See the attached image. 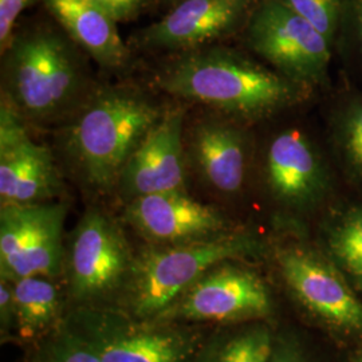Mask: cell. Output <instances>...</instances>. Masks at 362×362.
<instances>
[{
  "instance_id": "obj_18",
  "label": "cell",
  "mask_w": 362,
  "mask_h": 362,
  "mask_svg": "<svg viewBox=\"0 0 362 362\" xmlns=\"http://www.w3.org/2000/svg\"><path fill=\"white\" fill-rule=\"evenodd\" d=\"M267 179L274 194L290 204L305 203L317 192L321 180L318 161L299 130H286L272 141Z\"/></svg>"
},
{
  "instance_id": "obj_22",
  "label": "cell",
  "mask_w": 362,
  "mask_h": 362,
  "mask_svg": "<svg viewBox=\"0 0 362 362\" xmlns=\"http://www.w3.org/2000/svg\"><path fill=\"white\" fill-rule=\"evenodd\" d=\"M293 11L306 19L325 38L333 37L336 30L339 0H281Z\"/></svg>"
},
{
  "instance_id": "obj_13",
  "label": "cell",
  "mask_w": 362,
  "mask_h": 362,
  "mask_svg": "<svg viewBox=\"0 0 362 362\" xmlns=\"http://www.w3.org/2000/svg\"><path fill=\"white\" fill-rule=\"evenodd\" d=\"M184 112L163 113L155 127L130 156L117 185L122 200L185 189Z\"/></svg>"
},
{
  "instance_id": "obj_12",
  "label": "cell",
  "mask_w": 362,
  "mask_h": 362,
  "mask_svg": "<svg viewBox=\"0 0 362 362\" xmlns=\"http://www.w3.org/2000/svg\"><path fill=\"white\" fill-rule=\"evenodd\" d=\"M279 272L298 302L313 315L344 332L362 334V303L344 276L303 248L278 252Z\"/></svg>"
},
{
  "instance_id": "obj_16",
  "label": "cell",
  "mask_w": 362,
  "mask_h": 362,
  "mask_svg": "<svg viewBox=\"0 0 362 362\" xmlns=\"http://www.w3.org/2000/svg\"><path fill=\"white\" fill-rule=\"evenodd\" d=\"M192 157L202 177L221 194L240 191L246 177L242 133L219 121H203L192 133Z\"/></svg>"
},
{
  "instance_id": "obj_20",
  "label": "cell",
  "mask_w": 362,
  "mask_h": 362,
  "mask_svg": "<svg viewBox=\"0 0 362 362\" xmlns=\"http://www.w3.org/2000/svg\"><path fill=\"white\" fill-rule=\"evenodd\" d=\"M28 362H103L97 353L65 325L28 348Z\"/></svg>"
},
{
  "instance_id": "obj_28",
  "label": "cell",
  "mask_w": 362,
  "mask_h": 362,
  "mask_svg": "<svg viewBox=\"0 0 362 362\" xmlns=\"http://www.w3.org/2000/svg\"><path fill=\"white\" fill-rule=\"evenodd\" d=\"M361 34H362V0H361Z\"/></svg>"
},
{
  "instance_id": "obj_21",
  "label": "cell",
  "mask_w": 362,
  "mask_h": 362,
  "mask_svg": "<svg viewBox=\"0 0 362 362\" xmlns=\"http://www.w3.org/2000/svg\"><path fill=\"white\" fill-rule=\"evenodd\" d=\"M333 255L362 286V209L349 214L332 235Z\"/></svg>"
},
{
  "instance_id": "obj_9",
  "label": "cell",
  "mask_w": 362,
  "mask_h": 362,
  "mask_svg": "<svg viewBox=\"0 0 362 362\" xmlns=\"http://www.w3.org/2000/svg\"><path fill=\"white\" fill-rule=\"evenodd\" d=\"M248 42L291 81L317 79L329 62V40L281 0H266L248 26Z\"/></svg>"
},
{
  "instance_id": "obj_26",
  "label": "cell",
  "mask_w": 362,
  "mask_h": 362,
  "mask_svg": "<svg viewBox=\"0 0 362 362\" xmlns=\"http://www.w3.org/2000/svg\"><path fill=\"white\" fill-rule=\"evenodd\" d=\"M110 13L117 22L129 21L143 8L145 0H93Z\"/></svg>"
},
{
  "instance_id": "obj_8",
  "label": "cell",
  "mask_w": 362,
  "mask_h": 362,
  "mask_svg": "<svg viewBox=\"0 0 362 362\" xmlns=\"http://www.w3.org/2000/svg\"><path fill=\"white\" fill-rule=\"evenodd\" d=\"M66 214L61 202L0 206V279L62 278Z\"/></svg>"
},
{
  "instance_id": "obj_7",
  "label": "cell",
  "mask_w": 362,
  "mask_h": 362,
  "mask_svg": "<svg viewBox=\"0 0 362 362\" xmlns=\"http://www.w3.org/2000/svg\"><path fill=\"white\" fill-rule=\"evenodd\" d=\"M236 262L227 260L208 270L156 320L223 326L269 317L272 311L269 287L257 272Z\"/></svg>"
},
{
  "instance_id": "obj_6",
  "label": "cell",
  "mask_w": 362,
  "mask_h": 362,
  "mask_svg": "<svg viewBox=\"0 0 362 362\" xmlns=\"http://www.w3.org/2000/svg\"><path fill=\"white\" fill-rule=\"evenodd\" d=\"M65 326L103 362H192L206 326L144 320L118 308L67 313Z\"/></svg>"
},
{
  "instance_id": "obj_27",
  "label": "cell",
  "mask_w": 362,
  "mask_h": 362,
  "mask_svg": "<svg viewBox=\"0 0 362 362\" xmlns=\"http://www.w3.org/2000/svg\"><path fill=\"white\" fill-rule=\"evenodd\" d=\"M346 145L351 160L362 169V109L350 118L346 130Z\"/></svg>"
},
{
  "instance_id": "obj_17",
  "label": "cell",
  "mask_w": 362,
  "mask_h": 362,
  "mask_svg": "<svg viewBox=\"0 0 362 362\" xmlns=\"http://www.w3.org/2000/svg\"><path fill=\"white\" fill-rule=\"evenodd\" d=\"M10 282L15 300L13 339L30 348L65 325L69 299L62 278L35 275Z\"/></svg>"
},
{
  "instance_id": "obj_14",
  "label": "cell",
  "mask_w": 362,
  "mask_h": 362,
  "mask_svg": "<svg viewBox=\"0 0 362 362\" xmlns=\"http://www.w3.org/2000/svg\"><path fill=\"white\" fill-rule=\"evenodd\" d=\"M250 0H182L141 35L146 47L192 52L223 37L236 26Z\"/></svg>"
},
{
  "instance_id": "obj_30",
  "label": "cell",
  "mask_w": 362,
  "mask_h": 362,
  "mask_svg": "<svg viewBox=\"0 0 362 362\" xmlns=\"http://www.w3.org/2000/svg\"><path fill=\"white\" fill-rule=\"evenodd\" d=\"M361 362H362V360H361Z\"/></svg>"
},
{
  "instance_id": "obj_10",
  "label": "cell",
  "mask_w": 362,
  "mask_h": 362,
  "mask_svg": "<svg viewBox=\"0 0 362 362\" xmlns=\"http://www.w3.org/2000/svg\"><path fill=\"white\" fill-rule=\"evenodd\" d=\"M62 181L49 148L35 143L25 119L0 104V206L54 202Z\"/></svg>"
},
{
  "instance_id": "obj_5",
  "label": "cell",
  "mask_w": 362,
  "mask_h": 362,
  "mask_svg": "<svg viewBox=\"0 0 362 362\" xmlns=\"http://www.w3.org/2000/svg\"><path fill=\"white\" fill-rule=\"evenodd\" d=\"M134 259L119 223L103 209L89 208L66 242L62 281L69 310L117 308Z\"/></svg>"
},
{
  "instance_id": "obj_25",
  "label": "cell",
  "mask_w": 362,
  "mask_h": 362,
  "mask_svg": "<svg viewBox=\"0 0 362 362\" xmlns=\"http://www.w3.org/2000/svg\"><path fill=\"white\" fill-rule=\"evenodd\" d=\"M270 362H310L294 338L276 336Z\"/></svg>"
},
{
  "instance_id": "obj_11",
  "label": "cell",
  "mask_w": 362,
  "mask_h": 362,
  "mask_svg": "<svg viewBox=\"0 0 362 362\" xmlns=\"http://www.w3.org/2000/svg\"><path fill=\"white\" fill-rule=\"evenodd\" d=\"M124 220L148 245L173 246L231 233L218 208L197 202L187 191L148 194L125 203Z\"/></svg>"
},
{
  "instance_id": "obj_4",
  "label": "cell",
  "mask_w": 362,
  "mask_h": 362,
  "mask_svg": "<svg viewBox=\"0 0 362 362\" xmlns=\"http://www.w3.org/2000/svg\"><path fill=\"white\" fill-rule=\"evenodd\" d=\"M259 250L254 236L233 231L185 245H146L136 252L129 284L117 308L156 320L208 270L227 260L254 257Z\"/></svg>"
},
{
  "instance_id": "obj_2",
  "label": "cell",
  "mask_w": 362,
  "mask_h": 362,
  "mask_svg": "<svg viewBox=\"0 0 362 362\" xmlns=\"http://www.w3.org/2000/svg\"><path fill=\"white\" fill-rule=\"evenodd\" d=\"M161 115L144 94L127 88L103 89L88 98L67 130L66 148L91 189H117L130 156Z\"/></svg>"
},
{
  "instance_id": "obj_23",
  "label": "cell",
  "mask_w": 362,
  "mask_h": 362,
  "mask_svg": "<svg viewBox=\"0 0 362 362\" xmlns=\"http://www.w3.org/2000/svg\"><path fill=\"white\" fill-rule=\"evenodd\" d=\"M33 3V0H0V47L1 52L13 40L15 23L22 11Z\"/></svg>"
},
{
  "instance_id": "obj_3",
  "label": "cell",
  "mask_w": 362,
  "mask_h": 362,
  "mask_svg": "<svg viewBox=\"0 0 362 362\" xmlns=\"http://www.w3.org/2000/svg\"><path fill=\"white\" fill-rule=\"evenodd\" d=\"M1 100L25 121H49L81 103L85 73L77 52L59 34L34 30L3 52Z\"/></svg>"
},
{
  "instance_id": "obj_1",
  "label": "cell",
  "mask_w": 362,
  "mask_h": 362,
  "mask_svg": "<svg viewBox=\"0 0 362 362\" xmlns=\"http://www.w3.org/2000/svg\"><path fill=\"white\" fill-rule=\"evenodd\" d=\"M157 83L173 97L238 117L272 113L291 103L297 91L288 78L236 52L203 47L182 52Z\"/></svg>"
},
{
  "instance_id": "obj_19",
  "label": "cell",
  "mask_w": 362,
  "mask_h": 362,
  "mask_svg": "<svg viewBox=\"0 0 362 362\" xmlns=\"http://www.w3.org/2000/svg\"><path fill=\"white\" fill-rule=\"evenodd\" d=\"M276 334L262 321L208 332L192 362H270Z\"/></svg>"
},
{
  "instance_id": "obj_24",
  "label": "cell",
  "mask_w": 362,
  "mask_h": 362,
  "mask_svg": "<svg viewBox=\"0 0 362 362\" xmlns=\"http://www.w3.org/2000/svg\"><path fill=\"white\" fill-rule=\"evenodd\" d=\"M15 332V300L13 284L0 279V333L1 341H10Z\"/></svg>"
},
{
  "instance_id": "obj_29",
  "label": "cell",
  "mask_w": 362,
  "mask_h": 362,
  "mask_svg": "<svg viewBox=\"0 0 362 362\" xmlns=\"http://www.w3.org/2000/svg\"><path fill=\"white\" fill-rule=\"evenodd\" d=\"M172 1H176V3H180L182 0H172Z\"/></svg>"
},
{
  "instance_id": "obj_15",
  "label": "cell",
  "mask_w": 362,
  "mask_h": 362,
  "mask_svg": "<svg viewBox=\"0 0 362 362\" xmlns=\"http://www.w3.org/2000/svg\"><path fill=\"white\" fill-rule=\"evenodd\" d=\"M66 34L105 69H121L129 52L117 30V21L93 0H43Z\"/></svg>"
}]
</instances>
